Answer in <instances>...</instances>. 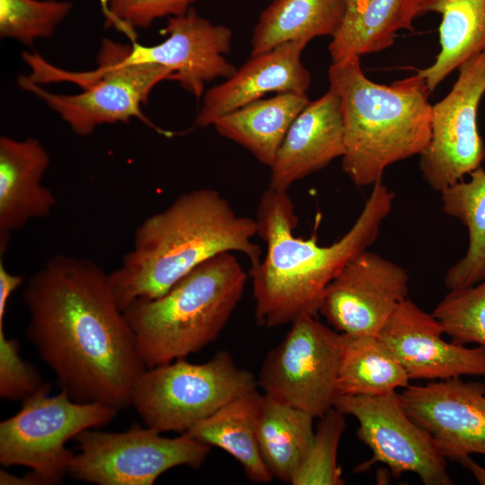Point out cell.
<instances>
[{
  "mask_svg": "<svg viewBox=\"0 0 485 485\" xmlns=\"http://www.w3.org/2000/svg\"><path fill=\"white\" fill-rule=\"evenodd\" d=\"M22 300L26 337L61 391L79 402L131 406L147 367L109 273L89 259L57 254L29 278Z\"/></svg>",
  "mask_w": 485,
  "mask_h": 485,
  "instance_id": "cell-1",
  "label": "cell"
},
{
  "mask_svg": "<svg viewBox=\"0 0 485 485\" xmlns=\"http://www.w3.org/2000/svg\"><path fill=\"white\" fill-rule=\"evenodd\" d=\"M394 194L382 181L373 185L362 211L338 241L322 246L313 234H294L298 217L287 191L268 188L257 208L259 235L266 243L263 260L251 267L254 316L271 328L304 315L316 316L324 292L342 269L376 240L392 210Z\"/></svg>",
  "mask_w": 485,
  "mask_h": 485,
  "instance_id": "cell-2",
  "label": "cell"
},
{
  "mask_svg": "<svg viewBox=\"0 0 485 485\" xmlns=\"http://www.w3.org/2000/svg\"><path fill=\"white\" fill-rule=\"evenodd\" d=\"M256 219L238 215L221 193L199 189L180 195L165 209L146 218L136 229L132 249L109 280L124 312L137 300L165 294L204 261L226 252L245 255L260 264Z\"/></svg>",
  "mask_w": 485,
  "mask_h": 485,
  "instance_id": "cell-3",
  "label": "cell"
},
{
  "mask_svg": "<svg viewBox=\"0 0 485 485\" xmlns=\"http://www.w3.org/2000/svg\"><path fill=\"white\" fill-rule=\"evenodd\" d=\"M330 87L340 99L342 170L359 187L382 181L390 165L419 155L431 137L430 93L419 74L381 84L364 74L360 57L332 62Z\"/></svg>",
  "mask_w": 485,
  "mask_h": 485,
  "instance_id": "cell-4",
  "label": "cell"
},
{
  "mask_svg": "<svg viewBox=\"0 0 485 485\" xmlns=\"http://www.w3.org/2000/svg\"><path fill=\"white\" fill-rule=\"evenodd\" d=\"M247 274L230 251L204 261L163 295L123 313L146 367L195 354L217 339L242 299Z\"/></svg>",
  "mask_w": 485,
  "mask_h": 485,
  "instance_id": "cell-5",
  "label": "cell"
},
{
  "mask_svg": "<svg viewBox=\"0 0 485 485\" xmlns=\"http://www.w3.org/2000/svg\"><path fill=\"white\" fill-rule=\"evenodd\" d=\"M22 58L31 74L18 77L20 87L42 100L75 134L89 136L103 124L136 118L163 136H172L142 111L156 84L173 81L171 69L154 64H122L108 39L102 40L98 66L91 71L60 69L38 53L23 52Z\"/></svg>",
  "mask_w": 485,
  "mask_h": 485,
  "instance_id": "cell-6",
  "label": "cell"
},
{
  "mask_svg": "<svg viewBox=\"0 0 485 485\" xmlns=\"http://www.w3.org/2000/svg\"><path fill=\"white\" fill-rule=\"evenodd\" d=\"M257 387L254 375L220 350L200 364L180 358L146 368L134 386L131 406L146 427L182 434Z\"/></svg>",
  "mask_w": 485,
  "mask_h": 485,
  "instance_id": "cell-7",
  "label": "cell"
},
{
  "mask_svg": "<svg viewBox=\"0 0 485 485\" xmlns=\"http://www.w3.org/2000/svg\"><path fill=\"white\" fill-rule=\"evenodd\" d=\"M45 383L22 402L20 410L0 422V463L28 467L45 485L60 483L75 453L66 446L89 428L106 426L119 410L101 402H79L66 392L50 395Z\"/></svg>",
  "mask_w": 485,
  "mask_h": 485,
  "instance_id": "cell-8",
  "label": "cell"
},
{
  "mask_svg": "<svg viewBox=\"0 0 485 485\" xmlns=\"http://www.w3.org/2000/svg\"><path fill=\"white\" fill-rule=\"evenodd\" d=\"M161 434L137 424L122 432L85 429L74 438L77 453L68 474L98 485H152L170 469H198L210 453L209 445L185 433Z\"/></svg>",
  "mask_w": 485,
  "mask_h": 485,
  "instance_id": "cell-9",
  "label": "cell"
},
{
  "mask_svg": "<svg viewBox=\"0 0 485 485\" xmlns=\"http://www.w3.org/2000/svg\"><path fill=\"white\" fill-rule=\"evenodd\" d=\"M341 345L340 332L315 316L298 317L265 357L258 385L264 393L320 419L339 396Z\"/></svg>",
  "mask_w": 485,
  "mask_h": 485,
  "instance_id": "cell-10",
  "label": "cell"
},
{
  "mask_svg": "<svg viewBox=\"0 0 485 485\" xmlns=\"http://www.w3.org/2000/svg\"><path fill=\"white\" fill-rule=\"evenodd\" d=\"M450 92L431 108V137L419 154L424 181L437 192L456 184L481 166L485 146L477 112L485 93V52L458 66Z\"/></svg>",
  "mask_w": 485,
  "mask_h": 485,
  "instance_id": "cell-11",
  "label": "cell"
},
{
  "mask_svg": "<svg viewBox=\"0 0 485 485\" xmlns=\"http://www.w3.org/2000/svg\"><path fill=\"white\" fill-rule=\"evenodd\" d=\"M334 408L357 420V437L373 453L363 470L382 463L394 477L412 472L425 485L453 484L446 458L433 437L406 413L396 391L376 396L339 395Z\"/></svg>",
  "mask_w": 485,
  "mask_h": 485,
  "instance_id": "cell-12",
  "label": "cell"
},
{
  "mask_svg": "<svg viewBox=\"0 0 485 485\" xmlns=\"http://www.w3.org/2000/svg\"><path fill=\"white\" fill-rule=\"evenodd\" d=\"M163 42L145 46L133 40L121 45L110 40L117 59L122 64H154L171 69L173 81L183 90L199 98L205 84L230 77L237 68L225 57L231 50L232 31L213 24L199 16L194 8L168 18Z\"/></svg>",
  "mask_w": 485,
  "mask_h": 485,
  "instance_id": "cell-13",
  "label": "cell"
},
{
  "mask_svg": "<svg viewBox=\"0 0 485 485\" xmlns=\"http://www.w3.org/2000/svg\"><path fill=\"white\" fill-rule=\"evenodd\" d=\"M408 293L406 270L366 250L350 260L330 283L319 313L340 333L377 337Z\"/></svg>",
  "mask_w": 485,
  "mask_h": 485,
  "instance_id": "cell-14",
  "label": "cell"
},
{
  "mask_svg": "<svg viewBox=\"0 0 485 485\" xmlns=\"http://www.w3.org/2000/svg\"><path fill=\"white\" fill-rule=\"evenodd\" d=\"M409 417L434 439L442 454L459 463L485 455V384L461 377L409 385L399 393Z\"/></svg>",
  "mask_w": 485,
  "mask_h": 485,
  "instance_id": "cell-15",
  "label": "cell"
},
{
  "mask_svg": "<svg viewBox=\"0 0 485 485\" xmlns=\"http://www.w3.org/2000/svg\"><path fill=\"white\" fill-rule=\"evenodd\" d=\"M433 314L407 298L379 331L377 338L397 358L410 380H446L485 376V347L448 342Z\"/></svg>",
  "mask_w": 485,
  "mask_h": 485,
  "instance_id": "cell-16",
  "label": "cell"
},
{
  "mask_svg": "<svg viewBox=\"0 0 485 485\" xmlns=\"http://www.w3.org/2000/svg\"><path fill=\"white\" fill-rule=\"evenodd\" d=\"M306 45L289 41L251 55L230 77L205 93L195 126H212L218 118L270 93L307 94L312 76L301 60Z\"/></svg>",
  "mask_w": 485,
  "mask_h": 485,
  "instance_id": "cell-17",
  "label": "cell"
},
{
  "mask_svg": "<svg viewBox=\"0 0 485 485\" xmlns=\"http://www.w3.org/2000/svg\"><path fill=\"white\" fill-rule=\"evenodd\" d=\"M345 153L340 99L333 89L297 115L270 168L269 188L284 190Z\"/></svg>",
  "mask_w": 485,
  "mask_h": 485,
  "instance_id": "cell-18",
  "label": "cell"
},
{
  "mask_svg": "<svg viewBox=\"0 0 485 485\" xmlns=\"http://www.w3.org/2000/svg\"><path fill=\"white\" fill-rule=\"evenodd\" d=\"M50 164L36 138H0V252H5L12 233L32 219L48 216L57 199L42 184Z\"/></svg>",
  "mask_w": 485,
  "mask_h": 485,
  "instance_id": "cell-19",
  "label": "cell"
},
{
  "mask_svg": "<svg viewBox=\"0 0 485 485\" xmlns=\"http://www.w3.org/2000/svg\"><path fill=\"white\" fill-rule=\"evenodd\" d=\"M263 394L257 389L223 405L184 433L234 457L252 482L269 483L267 468L258 443V422Z\"/></svg>",
  "mask_w": 485,
  "mask_h": 485,
  "instance_id": "cell-20",
  "label": "cell"
},
{
  "mask_svg": "<svg viewBox=\"0 0 485 485\" xmlns=\"http://www.w3.org/2000/svg\"><path fill=\"white\" fill-rule=\"evenodd\" d=\"M309 102L307 94L277 93L231 111L212 126L220 136L243 146L270 167L291 124Z\"/></svg>",
  "mask_w": 485,
  "mask_h": 485,
  "instance_id": "cell-21",
  "label": "cell"
},
{
  "mask_svg": "<svg viewBox=\"0 0 485 485\" xmlns=\"http://www.w3.org/2000/svg\"><path fill=\"white\" fill-rule=\"evenodd\" d=\"M441 14L440 51L432 65L416 69L432 93L464 61L485 52V0H414L415 18Z\"/></svg>",
  "mask_w": 485,
  "mask_h": 485,
  "instance_id": "cell-22",
  "label": "cell"
},
{
  "mask_svg": "<svg viewBox=\"0 0 485 485\" xmlns=\"http://www.w3.org/2000/svg\"><path fill=\"white\" fill-rule=\"evenodd\" d=\"M414 19V0H345L342 22L328 46L331 63L390 48L399 31L413 30Z\"/></svg>",
  "mask_w": 485,
  "mask_h": 485,
  "instance_id": "cell-23",
  "label": "cell"
},
{
  "mask_svg": "<svg viewBox=\"0 0 485 485\" xmlns=\"http://www.w3.org/2000/svg\"><path fill=\"white\" fill-rule=\"evenodd\" d=\"M344 11L345 0H272L254 27L251 55L289 41L308 43L316 37H333Z\"/></svg>",
  "mask_w": 485,
  "mask_h": 485,
  "instance_id": "cell-24",
  "label": "cell"
},
{
  "mask_svg": "<svg viewBox=\"0 0 485 485\" xmlns=\"http://www.w3.org/2000/svg\"><path fill=\"white\" fill-rule=\"evenodd\" d=\"M313 419L305 411L263 393L258 443L273 478L292 483L312 444Z\"/></svg>",
  "mask_w": 485,
  "mask_h": 485,
  "instance_id": "cell-25",
  "label": "cell"
},
{
  "mask_svg": "<svg viewBox=\"0 0 485 485\" xmlns=\"http://www.w3.org/2000/svg\"><path fill=\"white\" fill-rule=\"evenodd\" d=\"M470 180L461 181L441 192L443 211L460 220L468 229L465 255L445 276L448 290L476 285L485 279V170L472 172Z\"/></svg>",
  "mask_w": 485,
  "mask_h": 485,
  "instance_id": "cell-26",
  "label": "cell"
},
{
  "mask_svg": "<svg viewBox=\"0 0 485 485\" xmlns=\"http://www.w3.org/2000/svg\"><path fill=\"white\" fill-rule=\"evenodd\" d=\"M341 334L339 395L376 396L410 384L404 367L376 336Z\"/></svg>",
  "mask_w": 485,
  "mask_h": 485,
  "instance_id": "cell-27",
  "label": "cell"
},
{
  "mask_svg": "<svg viewBox=\"0 0 485 485\" xmlns=\"http://www.w3.org/2000/svg\"><path fill=\"white\" fill-rule=\"evenodd\" d=\"M72 7L68 1L0 0V36L31 46L51 36Z\"/></svg>",
  "mask_w": 485,
  "mask_h": 485,
  "instance_id": "cell-28",
  "label": "cell"
},
{
  "mask_svg": "<svg viewBox=\"0 0 485 485\" xmlns=\"http://www.w3.org/2000/svg\"><path fill=\"white\" fill-rule=\"evenodd\" d=\"M345 427V415L334 407L320 418L312 444L292 485L345 483L337 462L338 447Z\"/></svg>",
  "mask_w": 485,
  "mask_h": 485,
  "instance_id": "cell-29",
  "label": "cell"
},
{
  "mask_svg": "<svg viewBox=\"0 0 485 485\" xmlns=\"http://www.w3.org/2000/svg\"><path fill=\"white\" fill-rule=\"evenodd\" d=\"M432 314L454 343L485 347V279L449 290Z\"/></svg>",
  "mask_w": 485,
  "mask_h": 485,
  "instance_id": "cell-30",
  "label": "cell"
},
{
  "mask_svg": "<svg viewBox=\"0 0 485 485\" xmlns=\"http://www.w3.org/2000/svg\"><path fill=\"white\" fill-rule=\"evenodd\" d=\"M199 0H101L106 18L134 40V31L157 19L181 15Z\"/></svg>",
  "mask_w": 485,
  "mask_h": 485,
  "instance_id": "cell-31",
  "label": "cell"
},
{
  "mask_svg": "<svg viewBox=\"0 0 485 485\" xmlns=\"http://www.w3.org/2000/svg\"><path fill=\"white\" fill-rule=\"evenodd\" d=\"M44 384L37 369L22 358L18 341L0 327V397L22 401Z\"/></svg>",
  "mask_w": 485,
  "mask_h": 485,
  "instance_id": "cell-32",
  "label": "cell"
},
{
  "mask_svg": "<svg viewBox=\"0 0 485 485\" xmlns=\"http://www.w3.org/2000/svg\"><path fill=\"white\" fill-rule=\"evenodd\" d=\"M23 282L21 275L11 273L3 263L0 262V327L4 326V317L9 298L13 291Z\"/></svg>",
  "mask_w": 485,
  "mask_h": 485,
  "instance_id": "cell-33",
  "label": "cell"
},
{
  "mask_svg": "<svg viewBox=\"0 0 485 485\" xmlns=\"http://www.w3.org/2000/svg\"><path fill=\"white\" fill-rule=\"evenodd\" d=\"M1 485H45L43 480L33 471H30L22 476H16L7 472L4 470L0 471Z\"/></svg>",
  "mask_w": 485,
  "mask_h": 485,
  "instance_id": "cell-34",
  "label": "cell"
},
{
  "mask_svg": "<svg viewBox=\"0 0 485 485\" xmlns=\"http://www.w3.org/2000/svg\"><path fill=\"white\" fill-rule=\"evenodd\" d=\"M459 463L468 469L481 485H485V468L475 463L471 455L463 458Z\"/></svg>",
  "mask_w": 485,
  "mask_h": 485,
  "instance_id": "cell-35",
  "label": "cell"
}]
</instances>
